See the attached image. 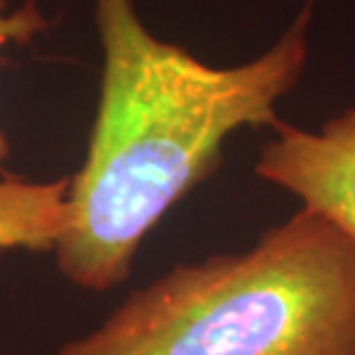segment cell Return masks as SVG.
Returning <instances> with one entry per match:
<instances>
[{
  "mask_svg": "<svg viewBox=\"0 0 355 355\" xmlns=\"http://www.w3.org/2000/svg\"><path fill=\"white\" fill-rule=\"evenodd\" d=\"M316 5L304 0L254 60L212 67L155 37L134 0H95L104 69L86 162L69 178V224L55 245L67 282L90 291L123 284L144 238L222 166L226 139L282 123L277 104L307 69Z\"/></svg>",
  "mask_w": 355,
  "mask_h": 355,
  "instance_id": "1",
  "label": "cell"
},
{
  "mask_svg": "<svg viewBox=\"0 0 355 355\" xmlns=\"http://www.w3.org/2000/svg\"><path fill=\"white\" fill-rule=\"evenodd\" d=\"M55 355H355V245L300 208L243 254L137 288Z\"/></svg>",
  "mask_w": 355,
  "mask_h": 355,
  "instance_id": "2",
  "label": "cell"
},
{
  "mask_svg": "<svg viewBox=\"0 0 355 355\" xmlns=\"http://www.w3.org/2000/svg\"><path fill=\"white\" fill-rule=\"evenodd\" d=\"M272 132L254 164L257 175L293 194L355 245V106L314 132L284 120Z\"/></svg>",
  "mask_w": 355,
  "mask_h": 355,
  "instance_id": "3",
  "label": "cell"
},
{
  "mask_svg": "<svg viewBox=\"0 0 355 355\" xmlns=\"http://www.w3.org/2000/svg\"><path fill=\"white\" fill-rule=\"evenodd\" d=\"M69 178L31 182L17 175L0 180V252L55 250L69 224Z\"/></svg>",
  "mask_w": 355,
  "mask_h": 355,
  "instance_id": "4",
  "label": "cell"
},
{
  "mask_svg": "<svg viewBox=\"0 0 355 355\" xmlns=\"http://www.w3.org/2000/svg\"><path fill=\"white\" fill-rule=\"evenodd\" d=\"M46 28V17L35 3H26L19 12L5 14V0H0V49L10 42H28ZM10 155L5 137L0 134V166Z\"/></svg>",
  "mask_w": 355,
  "mask_h": 355,
  "instance_id": "5",
  "label": "cell"
}]
</instances>
